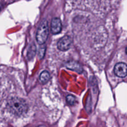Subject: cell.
<instances>
[{
  "label": "cell",
  "instance_id": "10",
  "mask_svg": "<svg viewBox=\"0 0 127 127\" xmlns=\"http://www.w3.org/2000/svg\"><path fill=\"white\" fill-rule=\"evenodd\" d=\"M46 127L45 126H43V125H41V126H39V127Z\"/></svg>",
  "mask_w": 127,
  "mask_h": 127
},
{
  "label": "cell",
  "instance_id": "2",
  "mask_svg": "<svg viewBox=\"0 0 127 127\" xmlns=\"http://www.w3.org/2000/svg\"><path fill=\"white\" fill-rule=\"evenodd\" d=\"M121 0H66L65 11L93 21L108 22L119 9Z\"/></svg>",
  "mask_w": 127,
  "mask_h": 127
},
{
  "label": "cell",
  "instance_id": "4",
  "mask_svg": "<svg viewBox=\"0 0 127 127\" xmlns=\"http://www.w3.org/2000/svg\"><path fill=\"white\" fill-rule=\"evenodd\" d=\"M72 38L70 36L66 35L58 42V48L61 51H66L70 48L72 45Z\"/></svg>",
  "mask_w": 127,
  "mask_h": 127
},
{
  "label": "cell",
  "instance_id": "6",
  "mask_svg": "<svg viewBox=\"0 0 127 127\" xmlns=\"http://www.w3.org/2000/svg\"><path fill=\"white\" fill-rule=\"evenodd\" d=\"M62 24L59 18L55 17L52 19L51 24V31L53 34H58L62 31Z\"/></svg>",
  "mask_w": 127,
  "mask_h": 127
},
{
  "label": "cell",
  "instance_id": "3",
  "mask_svg": "<svg viewBox=\"0 0 127 127\" xmlns=\"http://www.w3.org/2000/svg\"><path fill=\"white\" fill-rule=\"evenodd\" d=\"M48 36V26L47 20H43L40 24L36 33V39L38 44L43 45L47 41Z\"/></svg>",
  "mask_w": 127,
  "mask_h": 127
},
{
  "label": "cell",
  "instance_id": "7",
  "mask_svg": "<svg viewBox=\"0 0 127 127\" xmlns=\"http://www.w3.org/2000/svg\"><path fill=\"white\" fill-rule=\"evenodd\" d=\"M66 67L68 69H71L76 72H78L79 73H81L83 71V68L80 64L76 62H69L67 63L66 64Z\"/></svg>",
  "mask_w": 127,
  "mask_h": 127
},
{
  "label": "cell",
  "instance_id": "11",
  "mask_svg": "<svg viewBox=\"0 0 127 127\" xmlns=\"http://www.w3.org/2000/svg\"><path fill=\"white\" fill-rule=\"evenodd\" d=\"M1 7H2V6H1V4H0V10L1 9Z\"/></svg>",
  "mask_w": 127,
  "mask_h": 127
},
{
  "label": "cell",
  "instance_id": "5",
  "mask_svg": "<svg viewBox=\"0 0 127 127\" xmlns=\"http://www.w3.org/2000/svg\"><path fill=\"white\" fill-rule=\"evenodd\" d=\"M127 66L125 63H119L114 67V73L119 78H125L127 76Z\"/></svg>",
  "mask_w": 127,
  "mask_h": 127
},
{
  "label": "cell",
  "instance_id": "8",
  "mask_svg": "<svg viewBox=\"0 0 127 127\" xmlns=\"http://www.w3.org/2000/svg\"><path fill=\"white\" fill-rule=\"evenodd\" d=\"M50 79V75L47 71H43L40 75V81L42 84H46Z\"/></svg>",
  "mask_w": 127,
  "mask_h": 127
},
{
  "label": "cell",
  "instance_id": "1",
  "mask_svg": "<svg viewBox=\"0 0 127 127\" xmlns=\"http://www.w3.org/2000/svg\"><path fill=\"white\" fill-rule=\"evenodd\" d=\"M19 73L0 69V127L24 126L33 117L36 107L25 91Z\"/></svg>",
  "mask_w": 127,
  "mask_h": 127
},
{
  "label": "cell",
  "instance_id": "9",
  "mask_svg": "<svg viewBox=\"0 0 127 127\" xmlns=\"http://www.w3.org/2000/svg\"><path fill=\"white\" fill-rule=\"evenodd\" d=\"M66 100H67V102L71 105H74L76 102L75 97L72 95H68V96L66 97Z\"/></svg>",
  "mask_w": 127,
  "mask_h": 127
}]
</instances>
